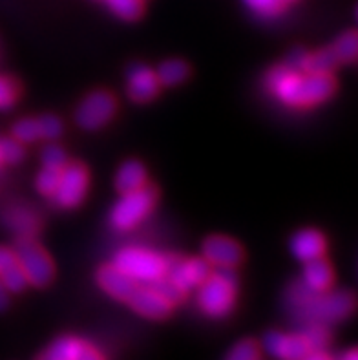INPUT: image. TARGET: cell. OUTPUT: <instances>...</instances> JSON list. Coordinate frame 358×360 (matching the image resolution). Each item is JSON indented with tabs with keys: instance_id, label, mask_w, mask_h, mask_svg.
Wrapping results in <instances>:
<instances>
[{
	"instance_id": "f1b7e54d",
	"label": "cell",
	"mask_w": 358,
	"mask_h": 360,
	"mask_svg": "<svg viewBox=\"0 0 358 360\" xmlns=\"http://www.w3.org/2000/svg\"><path fill=\"white\" fill-rule=\"evenodd\" d=\"M13 136L17 141H37L41 137V134H39V124H37L35 119H24V121H20V123H17L13 127Z\"/></svg>"
},
{
	"instance_id": "30bf717a",
	"label": "cell",
	"mask_w": 358,
	"mask_h": 360,
	"mask_svg": "<svg viewBox=\"0 0 358 360\" xmlns=\"http://www.w3.org/2000/svg\"><path fill=\"white\" fill-rule=\"evenodd\" d=\"M205 260L210 265H219V267H236L243 260V249L240 243L227 236H210L203 243Z\"/></svg>"
},
{
	"instance_id": "9a60e30c",
	"label": "cell",
	"mask_w": 358,
	"mask_h": 360,
	"mask_svg": "<svg viewBox=\"0 0 358 360\" xmlns=\"http://www.w3.org/2000/svg\"><path fill=\"white\" fill-rule=\"evenodd\" d=\"M324 249H326V240L314 229H305L296 234L293 240V251H295L296 258L304 262L320 258L324 255Z\"/></svg>"
},
{
	"instance_id": "9c48e42d",
	"label": "cell",
	"mask_w": 358,
	"mask_h": 360,
	"mask_svg": "<svg viewBox=\"0 0 358 360\" xmlns=\"http://www.w3.org/2000/svg\"><path fill=\"white\" fill-rule=\"evenodd\" d=\"M165 274L188 291L209 278L212 274V265L207 260H183L179 256H168L165 258Z\"/></svg>"
},
{
	"instance_id": "ffe728a7",
	"label": "cell",
	"mask_w": 358,
	"mask_h": 360,
	"mask_svg": "<svg viewBox=\"0 0 358 360\" xmlns=\"http://www.w3.org/2000/svg\"><path fill=\"white\" fill-rule=\"evenodd\" d=\"M158 81L165 86H176L179 82H183L185 79H188L191 75V66L185 63V60H167L159 66L158 70Z\"/></svg>"
},
{
	"instance_id": "e0dca14e",
	"label": "cell",
	"mask_w": 358,
	"mask_h": 360,
	"mask_svg": "<svg viewBox=\"0 0 358 360\" xmlns=\"http://www.w3.org/2000/svg\"><path fill=\"white\" fill-rule=\"evenodd\" d=\"M146 183V170L139 161H128L121 167L115 178V187L121 194H128L137 188L145 187Z\"/></svg>"
},
{
	"instance_id": "603a6c76",
	"label": "cell",
	"mask_w": 358,
	"mask_h": 360,
	"mask_svg": "<svg viewBox=\"0 0 358 360\" xmlns=\"http://www.w3.org/2000/svg\"><path fill=\"white\" fill-rule=\"evenodd\" d=\"M106 4L117 17L124 20H136L145 11L143 0H106Z\"/></svg>"
},
{
	"instance_id": "277c9868",
	"label": "cell",
	"mask_w": 358,
	"mask_h": 360,
	"mask_svg": "<svg viewBox=\"0 0 358 360\" xmlns=\"http://www.w3.org/2000/svg\"><path fill=\"white\" fill-rule=\"evenodd\" d=\"M200 307L210 316H225L236 302V282L231 274H210L201 283Z\"/></svg>"
},
{
	"instance_id": "4316f807",
	"label": "cell",
	"mask_w": 358,
	"mask_h": 360,
	"mask_svg": "<svg viewBox=\"0 0 358 360\" xmlns=\"http://www.w3.org/2000/svg\"><path fill=\"white\" fill-rule=\"evenodd\" d=\"M225 360H260V347L258 344L247 338V340H241L236 346L232 347L231 353Z\"/></svg>"
},
{
	"instance_id": "f546056e",
	"label": "cell",
	"mask_w": 358,
	"mask_h": 360,
	"mask_svg": "<svg viewBox=\"0 0 358 360\" xmlns=\"http://www.w3.org/2000/svg\"><path fill=\"white\" fill-rule=\"evenodd\" d=\"M37 124H39L41 137H46V139H57L63 132V123L55 115H42L41 119H37Z\"/></svg>"
},
{
	"instance_id": "d4e9b609",
	"label": "cell",
	"mask_w": 358,
	"mask_h": 360,
	"mask_svg": "<svg viewBox=\"0 0 358 360\" xmlns=\"http://www.w3.org/2000/svg\"><path fill=\"white\" fill-rule=\"evenodd\" d=\"M60 170L44 167V170H42V172L39 174V178H37V188H39L41 194H44V196H53L57 187H59Z\"/></svg>"
},
{
	"instance_id": "7a4b0ae2",
	"label": "cell",
	"mask_w": 358,
	"mask_h": 360,
	"mask_svg": "<svg viewBox=\"0 0 358 360\" xmlns=\"http://www.w3.org/2000/svg\"><path fill=\"white\" fill-rule=\"evenodd\" d=\"M289 306L296 319L305 324H327L342 320L354 309V298L351 292L313 291L305 283H298L290 289Z\"/></svg>"
},
{
	"instance_id": "d590c367",
	"label": "cell",
	"mask_w": 358,
	"mask_h": 360,
	"mask_svg": "<svg viewBox=\"0 0 358 360\" xmlns=\"http://www.w3.org/2000/svg\"><path fill=\"white\" fill-rule=\"evenodd\" d=\"M302 360H333V359L327 355L324 349H317V352H309Z\"/></svg>"
},
{
	"instance_id": "83f0119b",
	"label": "cell",
	"mask_w": 358,
	"mask_h": 360,
	"mask_svg": "<svg viewBox=\"0 0 358 360\" xmlns=\"http://www.w3.org/2000/svg\"><path fill=\"white\" fill-rule=\"evenodd\" d=\"M305 340H307L311 352H317V349H324L329 342V331L324 324H309L307 331L304 333Z\"/></svg>"
},
{
	"instance_id": "ac0fdd59",
	"label": "cell",
	"mask_w": 358,
	"mask_h": 360,
	"mask_svg": "<svg viewBox=\"0 0 358 360\" xmlns=\"http://www.w3.org/2000/svg\"><path fill=\"white\" fill-rule=\"evenodd\" d=\"M340 64L333 48L318 51V53L307 55L305 53L304 63H302V73H331Z\"/></svg>"
},
{
	"instance_id": "8d00e7d4",
	"label": "cell",
	"mask_w": 358,
	"mask_h": 360,
	"mask_svg": "<svg viewBox=\"0 0 358 360\" xmlns=\"http://www.w3.org/2000/svg\"><path fill=\"white\" fill-rule=\"evenodd\" d=\"M6 306H8V291H6V288L0 282V311L6 309Z\"/></svg>"
},
{
	"instance_id": "74e56055",
	"label": "cell",
	"mask_w": 358,
	"mask_h": 360,
	"mask_svg": "<svg viewBox=\"0 0 358 360\" xmlns=\"http://www.w3.org/2000/svg\"><path fill=\"white\" fill-rule=\"evenodd\" d=\"M342 360H358V355H357V349H351V352H347L344 355V359Z\"/></svg>"
},
{
	"instance_id": "5bb4252c",
	"label": "cell",
	"mask_w": 358,
	"mask_h": 360,
	"mask_svg": "<svg viewBox=\"0 0 358 360\" xmlns=\"http://www.w3.org/2000/svg\"><path fill=\"white\" fill-rule=\"evenodd\" d=\"M159 91V81L152 70L139 66L130 73L128 79V96L136 103H148Z\"/></svg>"
},
{
	"instance_id": "3957f363",
	"label": "cell",
	"mask_w": 358,
	"mask_h": 360,
	"mask_svg": "<svg viewBox=\"0 0 358 360\" xmlns=\"http://www.w3.org/2000/svg\"><path fill=\"white\" fill-rule=\"evenodd\" d=\"M13 252L26 274L27 283H32L35 288H46L53 280V262L44 251V247L32 236L18 238Z\"/></svg>"
},
{
	"instance_id": "d6986e66",
	"label": "cell",
	"mask_w": 358,
	"mask_h": 360,
	"mask_svg": "<svg viewBox=\"0 0 358 360\" xmlns=\"http://www.w3.org/2000/svg\"><path fill=\"white\" fill-rule=\"evenodd\" d=\"M82 346H84V342L77 340V338H59L57 342L51 344L37 360H77Z\"/></svg>"
},
{
	"instance_id": "836d02e7",
	"label": "cell",
	"mask_w": 358,
	"mask_h": 360,
	"mask_svg": "<svg viewBox=\"0 0 358 360\" xmlns=\"http://www.w3.org/2000/svg\"><path fill=\"white\" fill-rule=\"evenodd\" d=\"M17 264V256L13 251H9L6 247H0V274L9 269L11 265Z\"/></svg>"
},
{
	"instance_id": "8992f818",
	"label": "cell",
	"mask_w": 358,
	"mask_h": 360,
	"mask_svg": "<svg viewBox=\"0 0 358 360\" xmlns=\"http://www.w3.org/2000/svg\"><path fill=\"white\" fill-rule=\"evenodd\" d=\"M115 267L136 282H154L165 274V258L145 249H124L115 258Z\"/></svg>"
},
{
	"instance_id": "ba28073f",
	"label": "cell",
	"mask_w": 358,
	"mask_h": 360,
	"mask_svg": "<svg viewBox=\"0 0 358 360\" xmlns=\"http://www.w3.org/2000/svg\"><path fill=\"white\" fill-rule=\"evenodd\" d=\"M117 110V101L108 91H94L79 106L75 119L77 124L84 130H97L105 127L110 119L114 117Z\"/></svg>"
},
{
	"instance_id": "e575fe53",
	"label": "cell",
	"mask_w": 358,
	"mask_h": 360,
	"mask_svg": "<svg viewBox=\"0 0 358 360\" xmlns=\"http://www.w3.org/2000/svg\"><path fill=\"white\" fill-rule=\"evenodd\" d=\"M77 360H105V356L101 355L96 347H91L90 344L84 342V346H82V349H81V353H79Z\"/></svg>"
},
{
	"instance_id": "4fadbf2b",
	"label": "cell",
	"mask_w": 358,
	"mask_h": 360,
	"mask_svg": "<svg viewBox=\"0 0 358 360\" xmlns=\"http://www.w3.org/2000/svg\"><path fill=\"white\" fill-rule=\"evenodd\" d=\"M97 282L110 297H114L115 300L128 302V298L134 295L139 283L134 278H130L127 273H122L119 267L115 265H105L101 267L99 273H97Z\"/></svg>"
},
{
	"instance_id": "cb8c5ba5",
	"label": "cell",
	"mask_w": 358,
	"mask_h": 360,
	"mask_svg": "<svg viewBox=\"0 0 358 360\" xmlns=\"http://www.w3.org/2000/svg\"><path fill=\"white\" fill-rule=\"evenodd\" d=\"M0 282H2V285L6 288V291H11V292H20L24 288H26V274H24L23 267H20V264H13L9 269H6L4 273L0 274Z\"/></svg>"
},
{
	"instance_id": "52a82bcc",
	"label": "cell",
	"mask_w": 358,
	"mask_h": 360,
	"mask_svg": "<svg viewBox=\"0 0 358 360\" xmlns=\"http://www.w3.org/2000/svg\"><path fill=\"white\" fill-rule=\"evenodd\" d=\"M88 169L82 163H66L64 169L60 170L59 187L55 191L53 198L60 207L73 209L77 207L88 191Z\"/></svg>"
},
{
	"instance_id": "8fae6325",
	"label": "cell",
	"mask_w": 358,
	"mask_h": 360,
	"mask_svg": "<svg viewBox=\"0 0 358 360\" xmlns=\"http://www.w3.org/2000/svg\"><path fill=\"white\" fill-rule=\"evenodd\" d=\"M263 346L271 355L280 360H302L309 352L307 340L302 335H286V333H269L263 340Z\"/></svg>"
},
{
	"instance_id": "ab89813d",
	"label": "cell",
	"mask_w": 358,
	"mask_h": 360,
	"mask_svg": "<svg viewBox=\"0 0 358 360\" xmlns=\"http://www.w3.org/2000/svg\"><path fill=\"white\" fill-rule=\"evenodd\" d=\"M0 161H2V155H0Z\"/></svg>"
},
{
	"instance_id": "f35d334b",
	"label": "cell",
	"mask_w": 358,
	"mask_h": 360,
	"mask_svg": "<svg viewBox=\"0 0 358 360\" xmlns=\"http://www.w3.org/2000/svg\"><path fill=\"white\" fill-rule=\"evenodd\" d=\"M286 2H293V0H286Z\"/></svg>"
},
{
	"instance_id": "6da1fadb",
	"label": "cell",
	"mask_w": 358,
	"mask_h": 360,
	"mask_svg": "<svg viewBox=\"0 0 358 360\" xmlns=\"http://www.w3.org/2000/svg\"><path fill=\"white\" fill-rule=\"evenodd\" d=\"M269 88L290 106L317 105L336 90L331 73H302L289 66H276L269 73Z\"/></svg>"
},
{
	"instance_id": "1f68e13d",
	"label": "cell",
	"mask_w": 358,
	"mask_h": 360,
	"mask_svg": "<svg viewBox=\"0 0 358 360\" xmlns=\"http://www.w3.org/2000/svg\"><path fill=\"white\" fill-rule=\"evenodd\" d=\"M66 154L60 146H46L44 152H42V163L44 167H50V169H64V165H66Z\"/></svg>"
},
{
	"instance_id": "44dd1931",
	"label": "cell",
	"mask_w": 358,
	"mask_h": 360,
	"mask_svg": "<svg viewBox=\"0 0 358 360\" xmlns=\"http://www.w3.org/2000/svg\"><path fill=\"white\" fill-rule=\"evenodd\" d=\"M150 288L154 289L158 295H161V297H163L168 304H172V306H176V304L185 300V289H183L176 280L167 276V274H163L161 278L154 280V282H150Z\"/></svg>"
},
{
	"instance_id": "7402d4cb",
	"label": "cell",
	"mask_w": 358,
	"mask_h": 360,
	"mask_svg": "<svg viewBox=\"0 0 358 360\" xmlns=\"http://www.w3.org/2000/svg\"><path fill=\"white\" fill-rule=\"evenodd\" d=\"M336 57L340 63H354L357 59V50H358V42H357V32L351 30V32L344 33V35L335 42L333 46Z\"/></svg>"
},
{
	"instance_id": "5b68a950",
	"label": "cell",
	"mask_w": 358,
	"mask_h": 360,
	"mask_svg": "<svg viewBox=\"0 0 358 360\" xmlns=\"http://www.w3.org/2000/svg\"><path fill=\"white\" fill-rule=\"evenodd\" d=\"M155 201H158V188L152 185L148 187L145 185L137 191L122 194V200L112 210V224L121 231L136 227L141 219L150 214Z\"/></svg>"
},
{
	"instance_id": "484cf974",
	"label": "cell",
	"mask_w": 358,
	"mask_h": 360,
	"mask_svg": "<svg viewBox=\"0 0 358 360\" xmlns=\"http://www.w3.org/2000/svg\"><path fill=\"white\" fill-rule=\"evenodd\" d=\"M20 96L18 82L9 77H0V108H11Z\"/></svg>"
},
{
	"instance_id": "2e32d148",
	"label": "cell",
	"mask_w": 358,
	"mask_h": 360,
	"mask_svg": "<svg viewBox=\"0 0 358 360\" xmlns=\"http://www.w3.org/2000/svg\"><path fill=\"white\" fill-rule=\"evenodd\" d=\"M305 285L313 291H327V289L333 285V269L331 265L324 260L322 256L320 258H314V260L305 262Z\"/></svg>"
},
{
	"instance_id": "7c38bea8",
	"label": "cell",
	"mask_w": 358,
	"mask_h": 360,
	"mask_svg": "<svg viewBox=\"0 0 358 360\" xmlns=\"http://www.w3.org/2000/svg\"><path fill=\"white\" fill-rule=\"evenodd\" d=\"M128 304L136 313L152 320H163L172 313V304H168L152 288H137L128 298Z\"/></svg>"
},
{
	"instance_id": "d6a6232c",
	"label": "cell",
	"mask_w": 358,
	"mask_h": 360,
	"mask_svg": "<svg viewBox=\"0 0 358 360\" xmlns=\"http://www.w3.org/2000/svg\"><path fill=\"white\" fill-rule=\"evenodd\" d=\"M254 11L262 15H278L283 9L286 0H245Z\"/></svg>"
},
{
	"instance_id": "4dcf8cb0",
	"label": "cell",
	"mask_w": 358,
	"mask_h": 360,
	"mask_svg": "<svg viewBox=\"0 0 358 360\" xmlns=\"http://www.w3.org/2000/svg\"><path fill=\"white\" fill-rule=\"evenodd\" d=\"M0 155H2V161L18 163L24 158V148L17 139H4L0 141Z\"/></svg>"
}]
</instances>
